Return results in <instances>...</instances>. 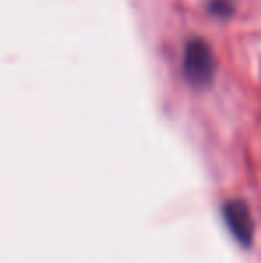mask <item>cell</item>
Instances as JSON below:
<instances>
[{
  "label": "cell",
  "mask_w": 261,
  "mask_h": 263,
  "mask_svg": "<svg viewBox=\"0 0 261 263\" xmlns=\"http://www.w3.org/2000/svg\"><path fill=\"white\" fill-rule=\"evenodd\" d=\"M215 55L202 38H192L185 47L183 70L188 83L195 88H208L215 77Z\"/></svg>",
  "instance_id": "6da1fadb"
},
{
  "label": "cell",
  "mask_w": 261,
  "mask_h": 263,
  "mask_svg": "<svg viewBox=\"0 0 261 263\" xmlns=\"http://www.w3.org/2000/svg\"><path fill=\"white\" fill-rule=\"evenodd\" d=\"M234 11L233 0H209L208 4V13L220 20H227Z\"/></svg>",
  "instance_id": "3957f363"
},
{
  "label": "cell",
  "mask_w": 261,
  "mask_h": 263,
  "mask_svg": "<svg viewBox=\"0 0 261 263\" xmlns=\"http://www.w3.org/2000/svg\"><path fill=\"white\" fill-rule=\"evenodd\" d=\"M224 218L229 228L231 235L236 238L238 243L249 247L254 236V222L247 204L242 201H229L224 204Z\"/></svg>",
  "instance_id": "7a4b0ae2"
}]
</instances>
